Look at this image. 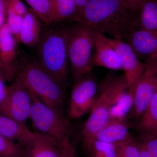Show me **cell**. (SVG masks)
<instances>
[{"label":"cell","instance_id":"6da1fadb","mask_svg":"<svg viewBox=\"0 0 157 157\" xmlns=\"http://www.w3.org/2000/svg\"><path fill=\"white\" fill-rule=\"evenodd\" d=\"M140 12L123 0H89L73 21L125 41L130 34L139 29Z\"/></svg>","mask_w":157,"mask_h":157},{"label":"cell","instance_id":"7a4b0ae2","mask_svg":"<svg viewBox=\"0 0 157 157\" xmlns=\"http://www.w3.org/2000/svg\"><path fill=\"white\" fill-rule=\"evenodd\" d=\"M67 26L46 30L39 42L37 61L41 67L65 89L67 85L69 66Z\"/></svg>","mask_w":157,"mask_h":157},{"label":"cell","instance_id":"3957f363","mask_svg":"<svg viewBox=\"0 0 157 157\" xmlns=\"http://www.w3.org/2000/svg\"><path fill=\"white\" fill-rule=\"evenodd\" d=\"M15 78L44 104L64 115L66 89L49 76L41 67L37 59L24 61L17 67Z\"/></svg>","mask_w":157,"mask_h":157},{"label":"cell","instance_id":"277c9868","mask_svg":"<svg viewBox=\"0 0 157 157\" xmlns=\"http://www.w3.org/2000/svg\"><path fill=\"white\" fill-rule=\"evenodd\" d=\"M124 75L109 76L98 88V95L82 130L83 141L92 138L99 129L110 120L113 107L128 92Z\"/></svg>","mask_w":157,"mask_h":157},{"label":"cell","instance_id":"5b68a950","mask_svg":"<svg viewBox=\"0 0 157 157\" xmlns=\"http://www.w3.org/2000/svg\"><path fill=\"white\" fill-rule=\"evenodd\" d=\"M66 33L69 66L75 82L89 74L94 66L93 29L76 22L67 26Z\"/></svg>","mask_w":157,"mask_h":157},{"label":"cell","instance_id":"8992f818","mask_svg":"<svg viewBox=\"0 0 157 157\" xmlns=\"http://www.w3.org/2000/svg\"><path fill=\"white\" fill-rule=\"evenodd\" d=\"M32 106L29 118L38 132L63 144L70 142L73 128L64 115L44 104L31 91Z\"/></svg>","mask_w":157,"mask_h":157},{"label":"cell","instance_id":"52a82bcc","mask_svg":"<svg viewBox=\"0 0 157 157\" xmlns=\"http://www.w3.org/2000/svg\"><path fill=\"white\" fill-rule=\"evenodd\" d=\"M32 102L30 91L15 78L6 97L0 102V115L27 126Z\"/></svg>","mask_w":157,"mask_h":157},{"label":"cell","instance_id":"ba28073f","mask_svg":"<svg viewBox=\"0 0 157 157\" xmlns=\"http://www.w3.org/2000/svg\"><path fill=\"white\" fill-rule=\"evenodd\" d=\"M95 78L89 74L75 82L70 95L69 116L77 119L90 112L98 95Z\"/></svg>","mask_w":157,"mask_h":157},{"label":"cell","instance_id":"9c48e42d","mask_svg":"<svg viewBox=\"0 0 157 157\" xmlns=\"http://www.w3.org/2000/svg\"><path fill=\"white\" fill-rule=\"evenodd\" d=\"M105 38L118 55L129 94L134 98L136 85L145 70V63L140 61L132 47L125 41L116 38H109L106 36Z\"/></svg>","mask_w":157,"mask_h":157},{"label":"cell","instance_id":"30bf717a","mask_svg":"<svg viewBox=\"0 0 157 157\" xmlns=\"http://www.w3.org/2000/svg\"><path fill=\"white\" fill-rule=\"evenodd\" d=\"M70 142L63 144L39 132H34L30 140L20 144L23 157H62Z\"/></svg>","mask_w":157,"mask_h":157},{"label":"cell","instance_id":"8fae6325","mask_svg":"<svg viewBox=\"0 0 157 157\" xmlns=\"http://www.w3.org/2000/svg\"><path fill=\"white\" fill-rule=\"evenodd\" d=\"M94 49L92 60L94 66L109 70H122L118 55L107 42L104 34L93 29Z\"/></svg>","mask_w":157,"mask_h":157},{"label":"cell","instance_id":"7c38bea8","mask_svg":"<svg viewBox=\"0 0 157 157\" xmlns=\"http://www.w3.org/2000/svg\"><path fill=\"white\" fill-rule=\"evenodd\" d=\"M157 92V73L144 72L136 85L132 110V117L139 119Z\"/></svg>","mask_w":157,"mask_h":157},{"label":"cell","instance_id":"4fadbf2b","mask_svg":"<svg viewBox=\"0 0 157 157\" xmlns=\"http://www.w3.org/2000/svg\"><path fill=\"white\" fill-rule=\"evenodd\" d=\"M139 59L145 62L157 56V32L136 30L125 40Z\"/></svg>","mask_w":157,"mask_h":157},{"label":"cell","instance_id":"5bb4252c","mask_svg":"<svg viewBox=\"0 0 157 157\" xmlns=\"http://www.w3.org/2000/svg\"><path fill=\"white\" fill-rule=\"evenodd\" d=\"M131 136L128 126L124 120L110 119L90 140L95 139L117 145Z\"/></svg>","mask_w":157,"mask_h":157},{"label":"cell","instance_id":"9a60e30c","mask_svg":"<svg viewBox=\"0 0 157 157\" xmlns=\"http://www.w3.org/2000/svg\"><path fill=\"white\" fill-rule=\"evenodd\" d=\"M40 18L32 9L23 16L20 40L24 45L32 47L39 43L41 37V25Z\"/></svg>","mask_w":157,"mask_h":157},{"label":"cell","instance_id":"2e32d148","mask_svg":"<svg viewBox=\"0 0 157 157\" xmlns=\"http://www.w3.org/2000/svg\"><path fill=\"white\" fill-rule=\"evenodd\" d=\"M0 134L21 144L30 140L33 135L34 132H31L27 126L0 115Z\"/></svg>","mask_w":157,"mask_h":157},{"label":"cell","instance_id":"e0dca14e","mask_svg":"<svg viewBox=\"0 0 157 157\" xmlns=\"http://www.w3.org/2000/svg\"><path fill=\"white\" fill-rule=\"evenodd\" d=\"M13 34L6 23L0 27V63L14 65L17 56L16 45Z\"/></svg>","mask_w":157,"mask_h":157},{"label":"cell","instance_id":"ac0fdd59","mask_svg":"<svg viewBox=\"0 0 157 157\" xmlns=\"http://www.w3.org/2000/svg\"><path fill=\"white\" fill-rule=\"evenodd\" d=\"M139 119L138 127L140 133L157 137V92Z\"/></svg>","mask_w":157,"mask_h":157},{"label":"cell","instance_id":"d6986e66","mask_svg":"<svg viewBox=\"0 0 157 157\" xmlns=\"http://www.w3.org/2000/svg\"><path fill=\"white\" fill-rule=\"evenodd\" d=\"M139 29L157 32V0H144L140 7Z\"/></svg>","mask_w":157,"mask_h":157},{"label":"cell","instance_id":"ffe728a7","mask_svg":"<svg viewBox=\"0 0 157 157\" xmlns=\"http://www.w3.org/2000/svg\"><path fill=\"white\" fill-rule=\"evenodd\" d=\"M54 22L73 19L76 12L75 0H49Z\"/></svg>","mask_w":157,"mask_h":157},{"label":"cell","instance_id":"44dd1931","mask_svg":"<svg viewBox=\"0 0 157 157\" xmlns=\"http://www.w3.org/2000/svg\"><path fill=\"white\" fill-rule=\"evenodd\" d=\"M83 144L92 157H117V147L115 144L95 139L83 141Z\"/></svg>","mask_w":157,"mask_h":157},{"label":"cell","instance_id":"7402d4cb","mask_svg":"<svg viewBox=\"0 0 157 157\" xmlns=\"http://www.w3.org/2000/svg\"><path fill=\"white\" fill-rule=\"evenodd\" d=\"M40 20L48 25L54 22L49 0H25Z\"/></svg>","mask_w":157,"mask_h":157},{"label":"cell","instance_id":"603a6c76","mask_svg":"<svg viewBox=\"0 0 157 157\" xmlns=\"http://www.w3.org/2000/svg\"><path fill=\"white\" fill-rule=\"evenodd\" d=\"M0 157H23L22 146L0 134Z\"/></svg>","mask_w":157,"mask_h":157},{"label":"cell","instance_id":"cb8c5ba5","mask_svg":"<svg viewBox=\"0 0 157 157\" xmlns=\"http://www.w3.org/2000/svg\"><path fill=\"white\" fill-rule=\"evenodd\" d=\"M23 16L17 13L10 6H7L6 23L13 34L17 43L20 42V33L22 25Z\"/></svg>","mask_w":157,"mask_h":157},{"label":"cell","instance_id":"d4e9b609","mask_svg":"<svg viewBox=\"0 0 157 157\" xmlns=\"http://www.w3.org/2000/svg\"><path fill=\"white\" fill-rule=\"evenodd\" d=\"M117 157H140L138 142L132 136L117 145Z\"/></svg>","mask_w":157,"mask_h":157},{"label":"cell","instance_id":"484cf974","mask_svg":"<svg viewBox=\"0 0 157 157\" xmlns=\"http://www.w3.org/2000/svg\"><path fill=\"white\" fill-rule=\"evenodd\" d=\"M139 141L145 147L153 157H157V137L141 133Z\"/></svg>","mask_w":157,"mask_h":157},{"label":"cell","instance_id":"4316f807","mask_svg":"<svg viewBox=\"0 0 157 157\" xmlns=\"http://www.w3.org/2000/svg\"><path fill=\"white\" fill-rule=\"evenodd\" d=\"M17 67L14 65H6L0 63V75L4 76L6 80H11L16 76Z\"/></svg>","mask_w":157,"mask_h":157},{"label":"cell","instance_id":"83f0119b","mask_svg":"<svg viewBox=\"0 0 157 157\" xmlns=\"http://www.w3.org/2000/svg\"><path fill=\"white\" fill-rule=\"evenodd\" d=\"M7 6H10L18 14L24 16L28 11L29 9L22 0H6Z\"/></svg>","mask_w":157,"mask_h":157},{"label":"cell","instance_id":"f1b7e54d","mask_svg":"<svg viewBox=\"0 0 157 157\" xmlns=\"http://www.w3.org/2000/svg\"><path fill=\"white\" fill-rule=\"evenodd\" d=\"M145 64L144 72L147 73H157V56L150 59L144 63Z\"/></svg>","mask_w":157,"mask_h":157},{"label":"cell","instance_id":"f546056e","mask_svg":"<svg viewBox=\"0 0 157 157\" xmlns=\"http://www.w3.org/2000/svg\"><path fill=\"white\" fill-rule=\"evenodd\" d=\"M7 15L6 0H0V27L6 23Z\"/></svg>","mask_w":157,"mask_h":157},{"label":"cell","instance_id":"4dcf8cb0","mask_svg":"<svg viewBox=\"0 0 157 157\" xmlns=\"http://www.w3.org/2000/svg\"><path fill=\"white\" fill-rule=\"evenodd\" d=\"M62 157H77L76 149L71 142L66 147Z\"/></svg>","mask_w":157,"mask_h":157},{"label":"cell","instance_id":"1f68e13d","mask_svg":"<svg viewBox=\"0 0 157 157\" xmlns=\"http://www.w3.org/2000/svg\"><path fill=\"white\" fill-rule=\"evenodd\" d=\"M131 8L140 11V7L144 0H123Z\"/></svg>","mask_w":157,"mask_h":157},{"label":"cell","instance_id":"d6a6232c","mask_svg":"<svg viewBox=\"0 0 157 157\" xmlns=\"http://www.w3.org/2000/svg\"><path fill=\"white\" fill-rule=\"evenodd\" d=\"M89 1V0H75L77 9H76V14L72 20H73L80 13Z\"/></svg>","mask_w":157,"mask_h":157},{"label":"cell","instance_id":"836d02e7","mask_svg":"<svg viewBox=\"0 0 157 157\" xmlns=\"http://www.w3.org/2000/svg\"><path fill=\"white\" fill-rule=\"evenodd\" d=\"M139 146L140 157H153L147 149L139 140L137 141Z\"/></svg>","mask_w":157,"mask_h":157},{"label":"cell","instance_id":"e575fe53","mask_svg":"<svg viewBox=\"0 0 157 157\" xmlns=\"http://www.w3.org/2000/svg\"><path fill=\"white\" fill-rule=\"evenodd\" d=\"M5 80H6L4 76L0 75V95L7 94L9 87H6L5 84Z\"/></svg>","mask_w":157,"mask_h":157},{"label":"cell","instance_id":"d590c367","mask_svg":"<svg viewBox=\"0 0 157 157\" xmlns=\"http://www.w3.org/2000/svg\"><path fill=\"white\" fill-rule=\"evenodd\" d=\"M6 95H0V102L4 99V98L6 97Z\"/></svg>","mask_w":157,"mask_h":157}]
</instances>
